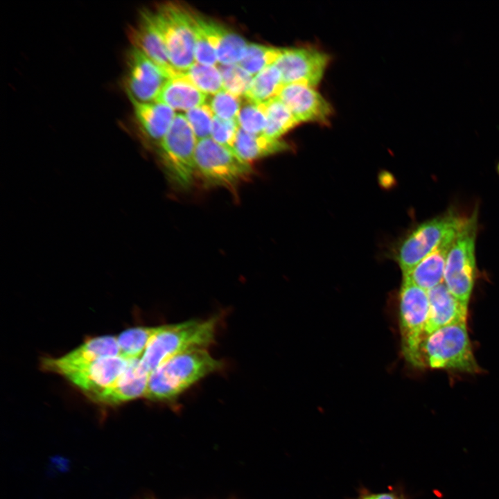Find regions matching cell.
I'll use <instances>...</instances> for the list:
<instances>
[{"instance_id": "1", "label": "cell", "mask_w": 499, "mask_h": 499, "mask_svg": "<svg viewBox=\"0 0 499 499\" xmlns=\"http://www.w3.org/2000/svg\"><path fill=\"white\" fill-rule=\"evenodd\" d=\"M223 367V362L212 357L205 349L174 356L149 374L144 397L155 401H173L199 380Z\"/></svg>"}, {"instance_id": "2", "label": "cell", "mask_w": 499, "mask_h": 499, "mask_svg": "<svg viewBox=\"0 0 499 499\" xmlns=\"http://www.w3.org/2000/svg\"><path fill=\"white\" fill-rule=\"evenodd\" d=\"M218 316L204 320L186 322L161 326L148 342L141 358V364L150 374L170 358L199 349H205L215 342Z\"/></svg>"}, {"instance_id": "3", "label": "cell", "mask_w": 499, "mask_h": 499, "mask_svg": "<svg viewBox=\"0 0 499 499\" xmlns=\"http://www.w3.org/2000/svg\"><path fill=\"white\" fill-rule=\"evenodd\" d=\"M421 354L424 367L471 374L480 371L464 323L444 326L428 334Z\"/></svg>"}, {"instance_id": "4", "label": "cell", "mask_w": 499, "mask_h": 499, "mask_svg": "<svg viewBox=\"0 0 499 499\" xmlns=\"http://www.w3.org/2000/svg\"><path fill=\"white\" fill-rule=\"evenodd\" d=\"M477 214L465 217L448 253L443 282L459 301L468 306L476 277L475 243Z\"/></svg>"}, {"instance_id": "5", "label": "cell", "mask_w": 499, "mask_h": 499, "mask_svg": "<svg viewBox=\"0 0 499 499\" xmlns=\"http://www.w3.org/2000/svg\"><path fill=\"white\" fill-rule=\"evenodd\" d=\"M198 140L185 116L176 114L169 130L159 143V155L166 177L180 189H189L196 173Z\"/></svg>"}, {"instance_id": "6", "label": "cell", "mask_w": 499, "mask_h": 499, "mask_svg": "<svg viewBox=\"0 0 499 499\" xmlns=\"http://www.w3.org/2000/svg\"><path fill=\"white\" fill-rule=\"evenodd\" d=\"M399 308L403 355L412 366L423 368L421 348L427 336L426 331L429 314L428 292L403 278Z\"/></svg>"}, {"instance_id": "7", "label": "cell", "mask_w": 499, "mask_h": 499, "mask_svg": "<svg viewBox=\"0 0 499 499\" xmlns=\"http://www.w3.org/2000/svg\"><path fill=\"white\" fill-rule=\"evenodd\" d=\"M195 166L206 184L226 188H234L252 172L250 163L211 137L198 141Z\"/></svg>"}, {"instance_id": "8", "label": "cell", "mask_w": 499, "mask_h": 499, "mask_svg": "<svg viewBox=\"0 0 499 499\" xmlns=\"http://www.w3.org/2000/svg\"><path fill=\"white\" fill-rule=\"evenodd\" d=\"M464 218L453 211H448L412 230L399 245L395 254L403 275L430 254L448 235L457 231Z\"/></svg>"}, {"instance_id": "9", "label": "cell", "mask_w": 499, "mask_h": 499, "mask_svg": "<svg viewBox=\"0 0 499 499\" xmlns=\"http://www.w3.org/2000/svg\"><path fill=\"white\" fill-rule=\"evenodd\" d=\"M163 37L171 64L178 71L189 69L195 62V39L189 10L168 3L153 13Z\"/></svg>"}, {"instance_id": "10", "label": "cell", "mask_w": 499, "mask_h": 499, "mask_svg": "<svg viewBox=\"0 0 499 499\" xmlns=\"http://www.w3.org/2000/svg\"><path fill=\"white\" fill-rule=\"evenodd\" d=\"M329 56L312 48L282 49L274 65L281 72L284 85L302 84L316 87L322 79Z\"/></svg>"}, {"instance_id": "11", "label": "cell", "mask_w": 499, "mask_h": 499, "mask_svg": "<svg viewBox=\"0 0 499 499\" xmlns=\"http://www.w3.org/2000/svg\"><path fill=\"white\" fill-rule=\"evenodd\" d=\"M116 336L103 335L86 340L84 343L59 358H44L42 368L63 377L98 360L119 356Z\"/></svg>"}, {"instance_id": "12", "label": "cell", "mask_w": 499, "mask_h": 499, "mask_svg": "<svg viewBox=\"0 0 499 499\" xmlns=\"http://www.w3.org/2000/svg\"><path fill=\"white\" fill-rule=\"evenodd\" d=\"M170 79L142 51L133 47L129 55L127 89L130 100L142 103L156 101Z\"/></svg>"}, {"instance_id": "13", "label": "cell", "mask_w": 499, "mask_h": 499, "mask_svg": "<svg viewBox=\"0 0 499 499\" xmlns=\"http://www.w3.org/2000/svg\"><path fill=\"white\" fill-rule=\"evenodd\" d=\"M314 88L302 84L285 85L277 96L299 123L326 124L332 115L331 104Z\"/></svg>"}, {"instance_id": "14", "label": "cell", "mask_w": 499, "mask_h": 499, "mask_svg": "<svg viewBox=\"0 0 499 499\" xmlns=\"http://www.w3.org/2000/svg\"><path fill=\"white\" fill-rule=\"evenodd\" d=\"M121 356L98 360L64 377L89 398L114 385L129 365Z\"/></svg>"}, {"instance_id": "15", "label": "cell", "mask_w": 499, "mask_h": 499, "mask_svg": "<svg viewBox=\"0 0 499 499\" xmlns=\"http://www.w3.org/2000/svg\"><path fill=\"white\" fill-rule=\"evenodd\" d=\"M148 376L141 358L130 360L127 369L114 385L89 399L98 403L112 405L144 397Z\"/></svg>"}, {"instance_id": "16", "label": "cell", "mask_w": 499, "mask_h": 499, "mask_svg": "<svg viewBox=\"0 0 499 499\" xmlns=\"http://www.w3.org/2000/svg\"><path fill=\"white\" fill-rule=\"evenodd\" d=\"M427 292L429 300L427 335L444 326L466 324L468 306L455 297L444 282Z\"/></svg>"}, {"instance_id": "17", "label": "cell", "mask_w": 499, "mask_h": 499, "mask_svg": "<svg viewBox=\"0 0 499 499\" xmlns=\"http://www.w3.org/2000/svg\"><path fill=\"white\" fill-rule=\"evenodd\" d=\"M134 48L142 51L154 62L168 76L173 78L180 76L182 71L176 69L170 63L166 46L155 21L153 13L148 12L142 15L139 26L133 33Z\"/></svg>"}, {"instance_id": "18", "label": "cell", "mask_w": 499, "mask_h": 499, "mask_svg": "<svg viewBox=\"0 0 499 499\" xmlns=\"http://www.w3.org/2000/svg\"><path fill=\"white\" fill-rule=\"evenodd\" d=\"M457 230L448 235L430 254L403 275V278L426 291L442 283L448 253Z\"/></svg>"}, {"instance_id": "19", "label": "cell", "mask_w": 499, "mask_h": 499, "mask_svg": "<svg viewBox=\"0 0 499 499\" xmlns=\"http://www.w3.org/2000/svg\"><path fill=\"white\" fill-rule=\"evenodd\" d=\"M201 20L216 51L218 62L220 64H238L248 45L245 40L218 22L203 17Z\"/></svg>"}, {"instance_id": "20", "label": "cell", "mask_w": 499, "mask_h": 499, "mask_svg": "<svg viewBox=\"0 0 499 499\" xmlns=\"http://www.w3.org/2000/svg\"><path fill=\"white\" fill-rule=\"evenodd\" d=\"M136 118L146 135L159 144L176 116L175 110L159 102L142 103L131 100Z\"/></svg>"}, {"instance_id": "21", "label": "cell", "mask_w": 499, "mask_h": 499, "mask_svg": "<svg viewBox=\"0 0 499 499\" xmlns=\"http://www.w3.org/2000/svg\"><path fill=\"white\" fill-rule=\"evenodd\" d=\"M207 96L180 74L167 80L156 102L186 112L205 103Z\"/></svg>"}, {"instance_id": "22", "label": "cell", "mask_w": 499, "mask_h": 499, "mask_svg": "<svg viewBox=\"0 0 499 499\" xmlns=\"http://www.w3.org/2000/svg\"><path fill=\"white\" fill-rule=\"evenodd\" d=\"M288 148V144L281 139H273L264 134H251L238 128L235 152L246 162L250 163Z\"/></svg>"}, {"instance_id": "23", "label": "cell", "mask_w": 499, "mask_h": 499, "mask_svg": "<svg viewBox=\"0 0 499 499\" xmlns=\"http://www.w3.org/2000/svg\"><path fill=\"white\" fill-rule=\"evenodd\" d=\"M283 86L281 72L272 64L254 76L243 97L255 103H265L277 97Z\"/></svg>"}, {"instance_id": "24", "label": "cell", "mask_w": 499, "mask_h": 499, "mask_svg": "<svg viewBox=\"0 0 499 499\" xmlns=\"http://www.w3.org/2000/svg\"><path fill=\"white\" fill-rule=\"evenodd\" d=\"M266 125L263 134L273 139H281L286 133L299 124L287 106L275 97L263 103Z\"/></svg>"}, {"instance_id": "25", "label": "cell", "mask_w": 499, "mask_h": 499, "mask_svg": "<svg viewBox=\"0 0 499 499\" xmlns=\"http://www.w3.org/2000/svg\"><path fill=\"white\" fill-rule=\"evenodd\" d=\"M159 326H138L126 329L116 336L119 356L126 360L141 358Z\"/></svg>"}, {"instance_id": "26", "label": "cell", "mask_w": 499, "mask_h": 499, "mask_svg": "<svg viewBox=\"0 0 499 499\" xmlns=\"http://www.w3.org/2000/svg\"><path fill=\"white\" fill-rule=\"evenodd\" d=\"M181 75L203 93L216 94L223 89L220 72L216 66L202 64L195 62Z\"/></svg>"}, {"instance_id": "27", "label": "cell", "mask_w": 499, "mask_h": 499, "mask_svg": "<svg viewBox=\"0 0 499 499\" xmlns=\"http://www.w3.org/2000/svg\"><path fill=\"white\" fill-rule=\"evenodd\" d=\"M282 49L250 43L245 55L238 64L253 76L266 67L274 64Z\"/></svg>"}, {"instance_id": "28", "label": "cell", "mask_w": 499, "mask_h": 499, "mask_svg": "<svg viewBox=\"0 0 499 499\" xmlns=\"http://www.w3.org/2000/svg\"><path fill=\"white\" fill-rule=\"evenodd\" d=\"M236 121L239 128L247 132L263 134L266 125L264 103H255L243 97Z\"/></svg>"}, {"instance_id": "29", "label": "cell", "mask_w": 499, "mask_h": 499, "mask_svg": "<svg viewBox=\"0 0 499 499\" xmlns=\"http://www.w3.org/2000/svg\"><path fill=\"white\" fill-rule=\"evenodd\" d=\"M195 39V60L207 65H218L216 51L202 24L201 17L189 11Z\"/></svg>"}, {"instance_id": "30", "label": "cell", "mask_w": 499, "mask_h": 499, "mask_svg": "<svg viewBox=\"0 0 499 499\" xmlns=\"http://www.w3.org/2000/svg\"><path fill=\"white\" fill-rule=\"evenodd\" d=\"M222 80L223 89L234 96L243 97L254 76L238 64L217 65Z\"/></svg>"}, {"instance_id": "31", "label": "cell", "mask_w": 499, "mask_h": 499, "mask_svg": "<svg viewBox=\"0 0 499 499\" xmlns=\"http://www.w3.org/2000/svg\"><path fill=\"white\" fill-rule=\"evenodd\" d=\"M198 141L211 137L213 116L209 104L204 103L191 109L184 114Z\"/></svg>"}, {"instance_id": "32", "label": "cell", "mask_w": 499, "mask_h": 499, "mask_svg": "<svg viewBox=\"0 0 499 499\" xmlns=\"http://www.w3.org/2000/svg\"><path fill=\"white\" fill-rule=\"evenodd\" d=\"M242 98L222 89L213 95L209 105L218 117L225 120H236L241 107Z\"/></svg>"}, {"instance_id": "33", "label": "cell", "mask_w": 499, "mask_h": 499, "mask_svg": "<svg viewBox=\"0 0 499 499\" xmlns=\"http://www.w3.org/2000/svg\"><path fill=\"white\" fill-rule=\"evenodd\" d=\"M238 128L236 120H225L215 115L212 121L211 138L216 143L235 152Z\"/></svg>"}, {"instance_id": "34", "label": "cell", "mask_w": 499, "mask_h": 499, "mask_svg": "<svg viewBox=\"0 0 499 499\" xmlns=\"http://www.w3.org/2000/svg\"><path fill=\"white\" fill-rule=\"evenodd\" d=\"M397 498L398 496L394 492L371 493L365 491L357 499H397Z\"/></svg>"}, {"instance_id": "35", "label": "cell", "mask_w": 499, "mask_h": 499, "mask_svg": "<svg viewBox=\"0 0 499 499\" xmlns=\"http://www.w3.org/2000/svg\"><path fill=\"white\" fill-rule=\"evenodd\" d=\"M397 499H405V498L403 497V495H401V496H398Z\"/></svg>"}]
</instances>
